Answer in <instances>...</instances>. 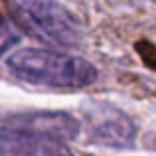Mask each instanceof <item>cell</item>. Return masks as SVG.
<instances>
[{
  "mask_svg": "<svg viewBox=\"0 0 156 156\" xmlns=\"http://www.w3.org/2000/svg\"><path fill=\"white\" fill-rule=\"evenodd\" d=\"M20 32L8 18L0 16V57L4 55L10 48H14L20 42Z\"/></svg>",
  "mask_w": 156,
  "mask_h": 156,
  "instance_id": "8992f818",
  "label": "cell"
},
{
  "mask_svg": "<svg viewBox=\"0 0 156 156\" xmlns=\"http://www.w3.org/2000/svg\"><path fill=\"white\" fill-rule=\"evenodd\" d=\"M12 20L44 44L77 48L81 26L77 18L57 0H6Z\"/></svg>",
  "mask_w": 156,
  "mask_h": 156,
  "instance_id": "7a4b0ae2",
  "label": "cell"
},
{
  "mask_svg": "<svg viewBox=\"0 0 156 156\" xmlns=\"http://www.w3.org/2000/svg\"><path fill=\"white\" fill-rule=\"evenodd\" d=\"M0 156H73V152L61 138L2 122Z\"/></svg>",
  "mask_w": 156,
  "mask_h": 156,
  "instance_id": "277c9868",
  "label": "cell"
},
{
  "mask_svg": "<svg viewBox=\"0 0 156 156\" xmlns=\"http://www.w3.org/2000/svg\"><path fill=\"white\" fill-rule=\"evenodd\" d=\"M8 69L26 83L51 89H85L99 77L97 67L85 57L40 48H26L12 53Z\"/></svg>",
  "mask_w": 156,
  "mask_h": 156,
  "instance_id": "6da1fadb",
  "label": "cell"
},
{
  "mask_svg": "<svg viewBox=\"0 0 156 156\" xmlns=\"http://www.w3.org/2000/svg\"><path fill=\"white\" fill-rule=\"evenodd\" d=\"M4 125L28 129V130H34V133L61 138V140H73V138L79 136V130H81V122L75 117H71L67 113H50V111L14 115V117L6 119Z\"/></svg>",
  "mask_w": 156,
  "mask_h": 156,
  "instance_id": "5b68a950",
  "label": "cell"
},
{
  "mask_svg": "<svg viewBox=\"0 0 156 156\" xmlns=\"http://www.w3.org/2000/svg\"><path fill=\"white\" fill-rule=\"evenodd\" d=\"M85 129L93 142L111 148H129L136 138V125L126 113L109 103H89L85 107Z\"/></svg>",
  "mask_w": 156,
  "mask_h": 156,
  "instance_id": "3957f363",
  "label": "cell"
}]
</instances>
